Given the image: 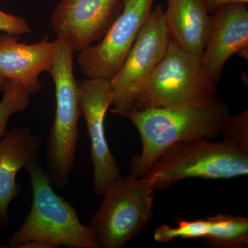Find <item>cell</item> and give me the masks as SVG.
<instances>
[{
	"label": "cell",
	"mask_w": 248,
	"mask_h": 248,
	"mask_svg": "<svg viewBox=\"0 0 248 248\" xmlns=\"http://www.w3.org/2000/svg\"><path fill=\"white\" fill-rule=\"evenodd\" d=\"M230 115L229 107L217 97L195 105L130 110L125 118L138 129L142 141L141 154L132 160L130 175L143 177L157 156L178 141L218 135Z\"/></svg>",
	"instance_id": "cell-1"
},
{
	"label": "cell",
	"mask_w": 248,
	"mask_h": 248,
	"mask_svg": "<svg viewBox=\"0 0 248 248\" xmlns=\"http://www.w3.org/2000/svg\"><path fill=\"white\" fill-rule=\"evenodd\" d=\"M25 169L32 184V206L17 231L6 240L8 247L38 241L51 248H99L89 226L80 221L76 208L55 193L37 155L29 160Z\"/></svg>",
	"instance_id": "cell-2"
},
{
	"label": "cell",
	"mask_w": 248,
	"mask_h": 248,
	"mask_svg": "<svg viewBox=\"0 0 248 248\" xmlns=\"http://www.w3.org/2000/svg\"><path fill=\"white\" fill-rule=\"evenodd\" d=\"M248 174V154L228 142L206 138L183 140L157 156L143 178L155 190H164L188 178L229 179Z\"/></svg>",
	"instance_id": "cell-3"
},
{
	"label": "cell",
	"mask_w": 248,
	"mask_h": 248,
	"mask_svg": "<svg viewBox=\"0 0 248 248\" xmlns=\"http://www.w3.org/2000/svg\"><path fill=\"white\" fill-rule=\"evenodd\" d=\"M73 53L60 41L58 57L49 71L55 84L56 107L47 141L45 170L50 183L60 188L68 184L74 166L81 116Z\"/></svg>",
	"instance_id": "cell-4"
},
{
	"label": "cell",
	"mask_w": 248,
	"mask_h": 248,
	"mask_svg": "<svg viewBox=\"0 0 248 248\" xmlns=\"http://www.w3.org/2000/svg\"><path fill=\"white\" fill-rule=\"evenodd\" d=\"M217 86L204 71L200 58L184 51L170 40L166 55L150 76L132 110L203 104L216 97Z\"/></svg>",
	"instance_id": "cell-5"
},
{
	"label": "cell",
	"mask_w": 248,
	"mask_h": 248,
	"mask_svg": "<svg viewBox=\"0 0 248 248\" xmlns=\"http://www.w3.org/2000/svg\"><path fill=\"white\" fill-rule=\"evenodd\" d=\"M89 222L99 248H123L153 219L155 190L144 178L122 177L102 195Z\"/></svg>",
	"instance_id": "cell-6"
},
{
	"label": "cell",
	"mask_w": 248,
	"mask_h": 248,
	"mask_svg": "<svg viewBox=\"0 0 248 248\" xmlns=\"http://www.w3.org/2000/svg\"><path fill=\"white\" fill-rule=\"evenodd\" d=\"M170 36L161 5L152 9L123 66L110 80L112 113L121 117L133 108L153 72L166 55Z\"/></svg>",
	"instance_id": "cell-7"
},
{
	"label": "cell",
	"mask_w": 248,
	"mask_h": 248,
	"mask_svg": "<svg viewBox=\"0 0 248 248\" xmlns=\"http://www.w3.org/2000/svg\"><path fill=\"white\" fill-rule=\"evenodd\" d=\"M155 0H122V9L100 42L77 58L87 78L112 79L120 71L148 16Z\"/></svg>",
	"instance_id": "cell-8"
},
{
	"label": "cell",
	"mask_w": 248,
	"mask_h": 248,
	"mask_svg": "<svg viewBox=\"0 0 248 248\" xmlns=\"http://www.w3.org/2000/svg\"><path fill=\"white\" fill-rule=\"evenodd\" d=\"M81 115L84 116L91 142V161L93 165V190L102 196L109 187L121 179L122 172L108 145L104 119L112 106L110 80L87 78L78 82Z\"/></svg>",
	"instance_id": "cell-9"
},
{
	"label": "cell",
	"mask_w": 248,
	"mask_h": 248,
	"mask_svg": "<svg viewBox=\"0 0 248 248\" xmlns=\"http://www.w3.org/2000/svg\"><path fill=\"white\" fill-rule=\"evenodd\" d=\"M122 9V0H61L50 26L57 39L73 53L100 40Z\"/></svg>",
	"instance_id": "cell-10"
},
{
	"label": "cell",
	"mask_w": 248,
	"mask_h": 248,
	"mask_svg": "<svg viewBox=\"0 0 248 248\" xmlns=\"http://www.w3.org/2000/svg\"><path fill=\"white\" fill-rule=\"evenodd\" d=\"M211 16V33L200 59L204 71L218 84L227 61L234 55L248 60V10L244 4L220 6Z\"/></svg>",
	"instance_id": "cell-11"
},
{
	"label": "cell",
	"mask_w": 248,
	"mask_h": 248,
	"mask_svg": "<svg viewBox=\"0 0 248 248\" xmlns=\"http://www.w3.org/2000/svg\"><path fill=\"white\" fill-rule=\"evenodd\" d=\"M60 40L48 36L33 44L21 43L17 36H0V77L21 85L30 94L41 89L39 77L53 67Z\"/></svg>",
	"instance_id": "cell-12"
},
{
	"label": "cell",
	"mask_w": 248,
	"mask_h": 248,
	"mask_svg": "<svg viewBox=\"0 0 248 248\" xmlns=\"http://www.w3.org/2000/svg\"><path fill=\"white\" fill-rule=\"evenodd\" d=\"M42 139L28 128L15 127L0 141V231L9 226L10 203L17 198L22 187L16 182L18 173L37 155Z\"/></svg>",
	"instance_id": "cell-13"
},
{
	"label": "cell",
	"mask_w": 248,
	"mask_h": 248,
	"mask_svg": "<svg viewBox=\"0 0 248 248\" xmlns=\"http://www.w3.org/2000/svg\"><path fill=\"white\" fill-rule=\"evenodd\" d=\"M171 40L186 53L201 59L211 33L213 23L201 0H168L164 11Z\"/></svg>",
	"instance_id": "cell-14"
},
{
	"label": "cell",
	"mask_w": 248,
	"mask_h": 248,
	"mask_svg": "<svg viewBox=\"0 0 248 248\" xmlns=\"http://www.w3.org/2000/svg\"><path fill=\"white\" fill-rule=\"evenodd\" d=\"M207 218L209 222L208 232L204 239L208 247L248 248L247 218L220 213Z\"/></svg>",
	"instance_id": "cell-15"
},
{
	"label": "cell",
	"mask_w": 248,
	"mask_h": 248,
	"mask_svg": "<svg viewBox=\"0 0 248 248\" xmlns=\"http://www.w3.org/2000/svg\"><path fill=\"white\" fill-rule=\"evenodd\" d=\"M0 102V140L9 133L8 122L13 115L27 110L30 103V95L20 84L9 80Z\"/></svg>",
	"instance_id": "cell-16"
},
{
	"label": "cell",
	"mask_w": 248,
	"mask_h": 248,
	"mask_svg": "<svg viewBox=\"0 0 248 248\" xmlns=\"http://www.w3.org/2000/svg\"><path fill=\"white\" fill-rule=\"evenodd\" d=\"M209 222L205 219L187 221L182 220L177 226L162 225L156 228L153 239L159 243H167L176 239H205L208 232Z\"/></svg>",
	"instance_id": "cell-17"
},
{
	"label": "cell",
	"mask_w": 248,
	"mask_h": 248,
	"mask_svg": "<svg viewBox=\"0 0 248 248\" xmlns=\"http://www.w3.org/2000/svg\"><path fill=\"white\" fill-rule=\"evenodd\" d=\"M223 141L248 154V109L237 115H230L221 129Z\"/></svg>",
	"instance_id": "cell-18"
},
{
	"label": "cell",
	"mask_w": 248,
	"mask_h": 248,
	"mask_svg": "<svg viewBox=\"0 0 248 248\" xmlns=\"http://www.w3.org/2000/svg\"><path fill=\"white\" fill-rule=\"evenodd\" d=\"M0 31L7 35L20 36L30 33L31 29L24 18L0 9Z\"/></svg>",
	"instance_id": "cell-19"
},
{
	"label": "cell",
	"mask_w": 248,
	"mask_h": 248,
	"mask_svg": "<svg viewBox=\"0 0 248 248\" xmlns=\"http://www.w3.org/2000/svg\"><path fill=\"white\" fill-rule=\"evenodd\" d=\"M208 11H215L217 8L225 5L232 4H248V0H201Z\"/></svg>",
	"instance_id": "cell-20"
},
{
	"label": "cell",
	"mask_w": 248,
	"mask_h": 248,
	"mask_svg": "<svg viewBox=\"0 0 248 248\" xmlns=\"http://www.w3.org/2000/svg\"><path fill=\"white\" fill-rule=\"evenodd\" d=\"M9 79H5L0 77V91L4 92L6 86L9 84Z\"/></svg>",
	"instance_id": "cell-21"
}]
</instances>
